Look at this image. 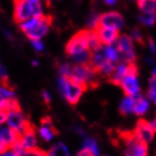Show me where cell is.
Instances as JSON below:
<instances>
[{
    "label": "cell",
    "instance_id": "cell-1",
    "mask_svg": "<svg viewBox=\"0 0 156 156\" xmlns=\"http://www.w3.org/2000/svg\"><path fill=\"white\" fill-rule=\"evenodd\" d=\"M53 23L51 15L32 17L20 25V28L30 41L41 40L50 30Z\"/></svg>",
    "mask_w": 156,
    "mask_h": 156
},
{
    "label": "cell",
    "instance_id": "cell-2",
    "mask_svg": "<svg viewBox=\"0 0 156 156\" xmlns=\"http://www.w3.org/2000/svg\"><path fill=\"white\" fill-rule=\"evenodd\" d=\"M58 85L60 93L71 105H76L79 103L84 92L87 90L86 87L74 82L71 78L61 75L58 80Z\"/></svg>",
    "mask_w": 156,
    "mask_h": 156
},
{
    "label": "cell",
    "instance_id": "cell-3",
    "mask_svg": "<svg viewBox=\"0 0 156 156\" xmlns=\"http://www.w3.org/2000/svg\"><path fill=\"white\" fill-rule=\"evenodd\" d=\"M43 15L42 8L40 1H14L13 20L17 24H22L32 17H40Z\"/></svg>",
    "mask_w": 156,
    "mask_h": 156
},
{
    "label": "cell",
    "instance_id": "cell-4",
    "mask_svg": "<svg viewBox=\"0 0 156 156\" xmlns=\"http://www.w3.org/2000/svg\"><path fill=\"white\" fill-rule=\"evenodd\" d=\"M98 77L99 74L90 64H75L73 66L71 76L68 78L88 88L97 87L99 83Z\"/></svg>",
    "mask_w": 156,
    "mask_h": 156
},
{
    "label": "cell",
    "instance_id": "cell-5",
    "mask_svg": "<svg viewBox=\"0 0 156 156\" xmlns=\"http://www.w3.org/2000/svg\"><path fill=\"white\" fill-rule=\"evenodd\" d=\"M119 139L122 142L125 156H149L148 144L138 140L133 132L119 133Z\"/></svg>",
    "mask_w": 156,
    "mask_h": 156
},
{
    "label": "cell",
    "instance_id": "cell-6",
    "mask_svg": "<svg viewBox=\"0 0 156 156\" xmlns=\"http://www.w3.org/2000/svg\"><path fill=\"white\" fill-rule=\"evenodd\" d=\"M119 87L126 96L136 97L141 94V88L138 81V68L136 63L129 64V72L121 80Z\"/></svg>",
    "mask_w": 156,
    "mask_h": 156
},
{
    "label": "cell",
    "instance_id": "cell-7",
    "mask_svg": "<svg viewBox=\"0 0 156 156\" xmlns=\"http://www.w3.org/2000/svg\"><path fill=\"white\" fill-rule=\"evenodd\" d=\"M90 29H82L76 32L66 44L65 52L67 55H69L71 58L76 54L88 50L87 41L88 37H90Z\"/></svg>",
    "mask_w": 156,
    "mask_h": 156
},
{
    "label": "cell",
    "instance_id": "cell-8",
    "mask_svg": "<svg viewBox=\"0 0 156 156\" xmlns=\"http://www.w3.org/2000/svg\"><path fill=\"white\" fill-rule=\"evenodd\" d=\"M7 122L10 128H12L22 136L31 121L27 117H26L23 110H16L8 113Z\"/></svg>",
    "mask_w": 156,
    "mask_h": 156
},
{
    "label": "cell",
    "instance_id": "cell-9",
    "mask_svg": "<svg viewBox=\"0 0 156 156\" xmlns=\"http://www.w3.org/2000/svg\"><path fill=\"white\" fill-rule=\"evenodd\" d=\"M132 132L133 133V136H135L138 140L146 143V144H150L154 139L155 133H156V132L151 127L150 121L144 119H138L135 129H133Z\"/></svg>",
    "mask_w": 156,
    "mask_h": 156
},
{
    "label": "cell",
    "instance_id": "cell-10",
    "mask_svg": "<svg viewBox=\"0 0 156 156\" xmlns=\"http://www.w3.org/2000/svg\"><path fill=\"white\" fill-rule=\"evenodd\" d=\"M124 26V18L118 12H107L100 14L97 27H109L119 30Z\"/></svg>",
    "mask_w": 156,
    "mask_h": 156
},
{
    "label": "cell",
    "instance_id": "cell-11",
    "mask_svg": "<svg viewBox=\"0 0 156 156\" xmlns=\"http://www.w3.org/2000/svg\"><path fill=\"white\" fill-rule=\"evenodd\" d=\"M93 30L96 32L101 44L105 46L114 44L118 40V38L119 37V30L114 28L96 27Z\"/></svg>",
    "mask_w": 156,
    "mask_h": 156
},
{
    "label": "cell",
    "instance_id": "cell-12",
    "mask_svg": "<svg viewBox=\"0 0 156 156\" xmlns=\"http://www.w3.org/2000/svg\"><path fill=\"white\" fill-rule=\"evenodd\" d=\"M22 146L25 151H30L37 147V136H36V128L34 124L30 122L24 133L21 137Z\"/></svg>",
    "mask_w": 156,
    "mask_h": 156
},
{
    "label": "cell",
    "instance_id": "cell-13",
    "mask_svg": "<svg viewBox=\"0 0 156 156\" xmlns=\"http://www.w3.org/2000/svg\"><path fill=\"white\" fill-rule=\"evenodd\" d=\"M108 58L106 55V51H105V45L101 44L99 47L94 49L91 52V60H90V65L92 68L97 72L102 68V67L108 62Z\"/></svg>",
    "mask_w": 156,
    "mask_h": 156
},
{
    "label": "cell",
    "instance_id": "cell-14",
    "mask_svg": "<svg viewBox=\"0 0 156 156\" xmlns=\"http://www.w3.org/2000/svg\"><path fill=\"white\" fill-rule=\"evenodd\" d=\"M0 136L5 142V144L8 146L9 150L12 149L13 145L21 139L22 136L20 133H18L16 131H14L12 128H10L9 126L8 127H2L0 129Z\"/></svg>",
    "mask_w": 156,
    "mask_h": 156
},
{
    "label": "cell",
    "instance_id": "cell-15",
    "mask_svg": "<svg viewBox=\"0 0 156 156\" xmlns=\"http://www.w3.org/2000/svg\"><path fill=\"white\" fill-rule=\"evenodd\" d=\"M129 72V64L119 62L116 65V68L113 72V73L108 77V81L116 86H119L121 80L125 77V75Z\"/></svg>",
    "mask_w": 156,
    "mask_h": 156
},
{
    "label": "cell",
    "instance_id": "cell-16",
    "mask_svg": "<svg viewBox=\"0 0 156 156\" xmlns=\"http://www.w3.org/2000/svg\"><path fill=\"white\" fill-rule=\"evenodd\" d=\"M135 98V108H133V114L136 115L137 117H143L146 115L151 107L150 101L145 98L142 94H139Z\"/></svg>",
    "mask_w": 156,
    "mask_h": 156
},
{
    "label": "cell",
    "instance_id": "cell-17",
    "mask_svg": "<svg viewBox=\"0 0 156 156\" xmlns=\"http://www.w3.org/2000/svg\"><path fill=\"white\" fill-rule=\"evenodd\" d=\"M133 108H135V98L131 96L123 97L119 104V112L123 116H128L133 113Z\"/></svg>",
    "mask_w": 156,
    "mask_h": 156
},
{
    "label": "cell",
    "instance_id": "cell-18",
    "mask_svg": "<svg viewBox=\"0 0 156 156\" xmlns=\"http://www.w3.org/2000/svg\"><path fill=\"white\" fill-rule=\"evenodd\" d=\"M136 2L142 14H156V0H136Z\"/></svg>",
    "mask_w": 156,
    "mask_h": 156
},
{
    "label": "cell",
    "instance_id": "cell-19",
    "mask_svg": "<svg viewBox=\"0 0 156 156\" xmlns=\"http://www.w3.org/2000/svg\"><path fill=\"white\" fill-rule=\"evenodd\" d=\"M48 154L49 156H72L67 146L62 142H58L51 147Z\"/></svg>",
    "mask_w": 156,
    "mask_h": 156
},
{
    "label": "cell",
    "instance_id": "cell-20",
    "mask_svg": "<svg viewBox=\"0 0 156 156\" xmlns=\"http://www.w3.org/2000/svg\"><path fill=\"white\" fill-rule=\"evenodd\" d=\"M82 148L90 152L91 156H100V149L97 141L92 137H85Z\"/></svg>",
    "mask_w": 156,
    "mask_h": 156
},
{
    "label": "cell",
    "instance_id": "cell-21",
    "mask_svg": "<svg viewBox=\"0 0 156 156\" xmlns=\"http://www.w3.org/2000/svg\"><path fill=\"white\" fill-rule=\"evenodd\" d=\"M74 64H90L91 60V51L86 50L71 57Z\"/></svg>",
    "mask_w": 156,
    "mask_h": 156
},
{
    "label": "cell",
    "instance_id": "cell-22",
    "mask_svg": "<svg viewBox=\"0 0 156 156\" xmlns=\"http://www.w3.org/2000/svg\"><path fill=\"white\" fill-rule=\"evenodd\" d=\"M1 110L8 114L9 112H12V111L22 110V107H21L19 101L14 97V98L7 99L4 103V105H3V106H2V108H1Z\"/></svg>",
    "mask_w": 156,
    "mask_h": 156
},
{
    "label": "cell",
    "instance_id": "cell-23",
    "mask_svg": "<svg viewBox=\"0 0 156 156\" xmlns=\"http://www.w3.org/2000/svg\"><path fill=\"white\" fill-rule=\"evenodd\" d=\"M39 135L44 141H46V142L51 141L54 138V136H58L57 133L53 132L52 130H50L46 127H42V126H41V128L39 129Z\"/></svg>",
    "mask_w": 156,
    "mask_h": 156
},
{
    "label": "cell",
    "instance_id": "cell-24",
    "mask_svg": "<svg viewBox=\"0 0 156 156\" xmlns=\"http://www.w3.org/2000/svg\"><path fill=\"white\" fill-rule=\"evenodd\" d=\"M137 19L142 25L146 27H151L156 23V14H151V15L141 14L137 17Z\"/></svg>",
    "mask_w": 156,
    "mask_h": 156
},
{
    "label": "cell",
    "instance_id": "cell-25",
    "mask_svg": "<svg viewBox=\"0 0 156 156\" xmlns=\"http://www.w3.org/2000/svg\"><path fill=\"white\" fill-rule=\"evenodd\" d=\"M41 126L42 127H46L50 130H52L53 132H55L57 135H58L59 132L58 130L55 128V126L53 123V119L50 116H44L41 119Z\"/></svg>",
    "mask_w": 156,
    "mask_h": 156
},
{
    "label": "cell",
    "instance_id": "cell-26",
    "mask_svg": "<svg viewBox=\"0 0 156 156\" xmlns=\"http://www.w3.org/2000/svg\"><path fill=\"white\" fill-rule=\"evenodd\" d=\"M72 69H73V66L68 62H63L58 65V72L61 76L70 77L72 73Z\"/></svg>",
    "mask_w": 156,
    "mask_h": 156
},
{
    "label": "cell",
    "instance_id": "cell-27",
    "mask_svg": "<svg viewBox=\"0 0 156 156\" xmlns=\"http://www.w3.org/2000/svg\"><path fill=\"white\" fill-rule=\"evenodd\" d=\"M25 156H49V154L48 151H45L39 147H36L30 151H27Z\"/></svg>",
    "mask_w": 156,
    "mask_h": 156
},
{
    "label": "cell",
    "instance_id": "cell-28",
    "mask_svg": "<svg viewBox=\"0 0 156 156\" xmlns=\"http://www.w3.org/2000/svg\"><path fill=\"white\" fill-rule=\"evenodd\" d=\"M99 17H100V14L98 13H94L90 15V17L87 20V29H94L97 27Z\"/></svg>",
    "mask_w": 156,
    "mask_h": 156
},
{
    "label": "cell",
    "instance_id": "cell-29",
    "mask_svg": "<svg viewBox=\"0 0 156 156\" xmlns=\"http://www.w3.org/2000/svg\"><path fill=\"white\" fill-rule=\"evenodd\" d=\"M132 36H133L132 38H133V39H135L139 44H141V45H144V44H145L144 38H143V36H142V34H141L140 30H139L137 27L133 28V29L132 30Z\"/></svg>",
    "mask_w": 156,
    "mask_h": 156
},
{
    "label": "cell",
    "instance_id": "cell-30",
    "mask_svg": "<svg viewBox=\"0 0 156 156\" xmlns=\"http://www.w3.org/2000/svg\"><path fill=\"white\" fill-rule=\"evenodd\" d=\"M41 99H42V102L43 104L45 105L47 107H50V104H51V95L50 93L45 90H41Z\"/></svg>",
    "mask_w": 156,
    "mask_h": 156
},
{
    "label": "cell",
    "instance_id": "cell-31",
    "mask_svg": "<svg viewBox=\"0 0 156 156\" xmlns=\"http://www.w3.org/2000/svg\"><path fill=\"white\" fill-rule=\"evenodd\" d=\"M31 41V44L33 48H34L37 52H42L43 49H44V46H43V42L41 41V40H37V41Z\"/></svg>",
    "mask_w": 156,
    "mask_h": 156
},
{
    "label": "cell",
    "instance_id": "cell-32",
    "mask_svg": "<svg viewBox=\"0 0 156 156\" xmlns=\"http://www.w3.org/2000/svg\"><path fill=\"white\" fill-rule=\"evenodd\" d=\"M147 99L150 101V103L156 105V91L149 90L147 92Z\"/></svg>",
    "mask_w": 156,
    "mask_h": 156
},
{
    "label": "cell",
    "instance_id": "cell-33",
    "mask_svg": "<svg viewBox=\"0 0 156 156\" xmlns=\"http://www.w3.org/2000/svg\"><path fill=\"white\" fill-rule=\"evenodd\" d=\"M149 90L156 91V75H151L149 79Z\"/></svg>",
    "mask_w": 156,
    "mask_h": 156
},
{
    "label": "cell",
    "instance_id": "cell-34",
    "mask_svg": "<svg viewBox=\"0 0 156 156\" xmlns=\"http://www.w3.org/2000/svg\"><path fill=\"white\" fill-rule=\"evenodd\" d=\"M148 44H149V47H150V50L151 53L155 54L156 53V44L154 42V41L152 40V38H149V41H148Z\"/></svg>",
    "mask_w": 156,
    "mask_h": 156
},
{
    "label": "cell",
    "instance_id": "cell-35",
    "mask_svg": "<svg viewBox=\"0 0 156 156\" xmlns=\"http://www.w3.org/2000/svg\"><path fill=\"white\" fill-rule=\"evenodd\" d=\"M7 151H9V148L5 144V142L3 141V139L1 138V136H0V155L3 154L4 152H6Z\"/></svg>",
    "mask_w": 156,
    "mask_h": 156
},
{
    "label": "cell",
    "instance_id": "cell-36",
    "mask_svg": "<svg viewBox=\"0 0 156 156\" xmlns=\"http://www.w3.org/2000/svg\"><path fill=\"white\" fill-rule=\"evenodd\" d=\"M7 116L8 114L6 112H4V111L0 110V126H1L4 122L7 121Z\"/></svg>",
    "mask_w": 156,
    "mask_h": 156
},
{
    "label": "cell",
    "instance_id": "cell-37",
    "mask_svg": "<svg viewBox=\"0 0 156 156\" xmlns=\"http://www.w3.org/2000/svg\"><path fill=\"white\" fill-rule=\"evenodd\" d=\"M73 130H74V132L76 133H78V135H80L81 136L86 137V133H85V131L81 127H79V126H74L73 127Z\"/></svg>",
    "mask_w": 156,
    "mask_h": 156
},
{
    "label": "cell",
    "instance_id": "cell-38",
    "mask_svg": "<svg viewBox=\"0 0 156 156\" xmlns=\"http://www.w3.org/2000/svg\"><path fill=\"white\" fill-rule=\"evenodd\" d=\"M75 156H91V154H90V152L88 151H87L86 149L82 148L79 151L77 152V154Z\"/></svg>",
    "mask_w": 156,
    "mask_h": 156
},
{
    "label": "cell",
    "instance_id": "cell-39",
    "mask_svg": "<svg viewBox=\"0 0 156 156\" xmlns=\"http://www.w3.org/2000/svg\"><path fill=\"white\" fill-rule=\"evenodd\" d=\"M104 2L107 6H114L117 3V0H104Z\"/></svg>",
    "mask_w": 156,
    "mask_h": 156
},
{
    "label": "cell",
    "instance_id": "cell-40",
    "mask_svg": "<svg viewBox=\"0 0 156 156\" xmlns=\"http://www.w3.org/2000/svg\"><path fill=\"white\" fill-rule=\"evenodd\" d=\"M6 98L0 93V110H1V108H2V106H3V105H4V103H5V101H6Z\"/></svg>",
    "mask_w": 156,
    "mask_h": 156
},
{
    "label": "cell",
    "instance_id": "cell-41",
    "mask_svg": "<svg viewBox=\"0 0 156 156\" xmlns=\"http://www.w3.org/2000/svg\"><path fill=\"white\" fill-rule=\"evenodd\" d=\"M1 156H16V154L12 151H7L6 152L1 154Z\"/></svg>",
    "mask_w": 156,
    "mask_h": 156
},
{
    "label": "cell",
    "instance_id": "cell-42",
    "mask_svg": "<svg viewBox=\"0 0 156 156\" xmlns=\"http://www.w3.org/2000/svg\"><path fill=\"white\" fill-rule=\"evenodd\" d=\"M32 65H33V66H38V65H39V62L36 61V60H34V61H32Z\"/></svg>",
    "mask_w": 156,
    "mask_h": 156
},
{
    "label": "cell",
    "instance_id": "cell-43",
    "mask_svg": "<svg viewBox=\"0 0 156 156\" xmlns=\"http://www.w3.org/2000/svg\"><path fill=\"white\" fill-rule=\"evenodd\" d=\"M13 1H17V0H13ZM22 1H30V2H32V1H40V0H22Z\"/></svg>",
    "mask_w": 156,
    "mask_h": 156
},
{
    "label": "cell",
    "instance_id": "cell-44",
    "mask_svg": "<svg viewBox=\"0 0 156 156\" xmlns=\"http://www.w3.org/2000/svg\"><path fill=\"white\" fill-rule=\"evenodd\" d=\"M152 75H156V68L152 71Z\"/></svg>",
    "mask_w": 156,
    "mask_h": 156
},
{
    "label": "cell",
    "instance_id": "cell-45",
    "mask_svg": "<svg viewBox=\"0 0 156 156\" xmlns=\"http://www.w3.org/2000/svg\"><path fill=\"white\" fill-rule=\"evenodd\" d=\"M46 1H47V2H49V1H51V0H46Z\"/></svg>",
    "mask_w": 156,
    "mask_h": 156
},
{
    "label": "cell",
    "instance_id": "cell-46",
    "mask_svg": "<svg viewBox=\"0 0 156 156\" xmlns=\"http://www.w3.org/2000/svg\"><path fill=\"white\" fill-rule=\"evenodd\" d=\"M132 1H136V0H132Z\"/></svg>",
    "mask_w": 156,
    "mask_h": 156
}]
</instances>
